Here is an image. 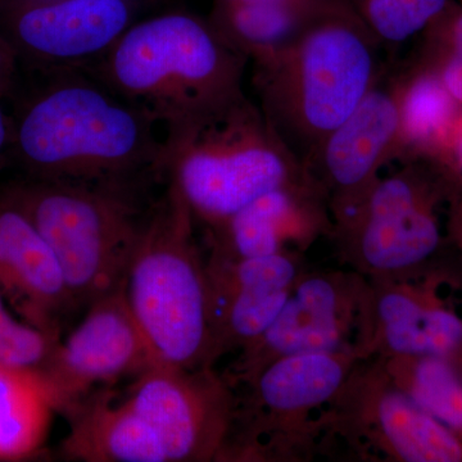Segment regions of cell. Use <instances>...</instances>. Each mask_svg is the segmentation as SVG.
I'll return each instance as SVG.
<instances>
[{
	"mask_svg": "<svg viewBox=\"0 0 462 462\" xmlns=\"http://www.w3.org/2000/svg\"><path fill=\"white\" fill-rule=\"evenodd\" d=\"M421 65L436 72L449 96L462 107V51L425 54Z\"/></svg>",
	"mask_w": 462,
	"mask_h": 462,
	"instance_id": "4316f807",
	"label": "cell"
},
{
	"mask_svg": "<svg viewBox=\"0 0 462 462\" xmlns=\"http://www.w3.org/2000/svg\"><path fill=\"white\" fill-rule=\"evenodd\" d=\"M126 398L156 433L167 462L221 461L236 394L215 367L157 361L133 380Z\"/></svg>",
	"mask_w": 462,
	"mask_h": 462,
	"instance_id": "30bf717a",
	"label": "cell"
},
{
	"mask_svg": "<svg viewBox=\"0 0 462 462\" xmlns=\"http://www.w3.org/2000/svg\"><path fill=\"white\" fill-rule=\"evenodd\" d=\"M427 54L462 51V5L449 2L427 29Z\"/></svg>",
	"mask_w": 462,
	"mask_h": 462,
	"instance_id": "484cf974",
	"label": "cell"
},
{
	"mask_svg": "<svg viewBox=\"0 0 462 462\" xmlns=\"http://www.w3.org/2000/svg\"><path fill=\"white\" fill-rule=\"evenodd\" d=\"M437 165L455 180L462 178V107L449 129Z\"/></svg>",
	"mask_w": 462,
	"mask_h": 462,
	"instance_id": "83f0119b",
	"label": "cell"
},
{
	"mask_svg": "<svg viewBox=\"0 0 462 462\" xmlns=\"http://www.w3.org/2000/svg\"><path fill=\"white\" fill-rule=\"evenodd\" d=\"M20 78V65L11 45L0 35V93L7 98Z\"/></svg>",
	"mask_w": 462,
	"mask_h": 462,
	"instance_id": "f546056e",
	"label": "cell"
},
{
	"mask_svg": "<svg viewBox=\"0 0 462 462\" xmlns=\"http://www.w3.org/2000/svg\"><path fill=\"white\" fill-rule=\"evenodd\" d=\"M2 23L20 69L36 71L96 62L136 21L132 0H21Z\"/></svg>",
	"mask_w": 462,
	"mask_h": 462,
	"instance_id": "5bb4252c",
	"label": "cell"
},
{
	"mask_svg": "<svg viewBox=\"0 0 462 462\" xmlns=\"http://www.w3.org/2000/svg\"><path fill=\"white\" fill-rule=\"evenodd\" d=\"M14 88L9 162L26 178L151 190L167 181L165 136L83 67L26 71Z\"/></svg>",
	"mask_w": 462,
	"mask_h": 462,
	"instance_id": "6da1fadb",
	"label": "cell"
},
{
	"mask_svg": "<svg viewBox=\"0 0 462 462\" xmlns=\"http://www.w3.org/2000/svg\"><path fill=\"white\" fill-rule=\"evenodd\" d=\"M380 44L397 45L424 32L451 0H349Z\"/></svg>",
	"mask_w": 462,
	"mask_h": 462,
	"instance_id": "cb8c5ba5",
	"label": "cell"
},
{
	"mask_svg": "<svg viewBox=\"0 0 462 462\" xmlns=\"http://www.w3.org/2000/svg\"><path fill=\"white\" fill-rule=\"evenodd\" d=\"M379 47L349 0H312L287 44L254 65L257 106L302 165L379 83Z\"/></svg>",
	"mask_w": 462,
	"mask_h": 462,
	"instance_id": "3957f363",
	"label": "cell"
},
{
	"mask_svg": "<svg viewBox=\"0 0 462 462\" xmlns=\"http://www.w3.org/2000/svg\"><path fill=\"white\" fill-rule=\"evenodd\" d=\"M457 182H460V184L462 185V178L458 179Z\"/></svg>",
	"mask_w": 462,
	"mask_h": 462,
	"instance_id": "836d02e7",
	"label": "cell"
},
{
	"mask_svg": "<svg viewBox=\"0 0 462 462\" xmlns=\"http://www.w3.org/2000/svg\"><path fill=\"white\" fill-rule=\"evenodd\" d=\"M455 179L436 163L407 158L379 176L361 202L334 224L340 252L366 279L409 275L433 263L442 247L439 208Z\"/></svg>",
	"mask_w": 462,
	"mask_h": 462,
	"instance_id": "52a82bcc",
	"label": "cell"
},
{
	"mask_svg": "<svg viewBox=\"0 0 462 462\" xmlns=\"http://www.w3.org/2000/svg\"><path fill=\"white\" fill-rule=\"evenodd\" d=\"M400 156L397 85H380L379 80L303 167L327 200L336 224L361 202L379 178L382 167Z\"/></svg>",
	"mask_w": 462,
	"mask_h": 462,
	"instance_id": "9a60e30c",
	"label": "cell"
},
{
	"mask_svg": "<svg viewBox=\"0 0 462 462\" xmlns=\"http://www.w3.org/2000/svg\"><path fill=\"white\" fill-rule=\"evenodd\" d=\"M166 171L208 230L263 194L309 179L248 96L189 134L167 157Z\"/></svg>",
	"mask_w": 462,
	"mask_h": 462,
	"instance_id": "8992f818",
	"label": "cell"
},
{
	"mask_svg": "<svg viewBox=\"0 0 462 462\" xmlns=\"http://www.w3.org/2000/svg\"><path fill=\"white\" fill-rule=\"evenodd\" d=\"M358 352L364 360L462 352V276L428 264L409 275L366 279Z\"/></svg>",
	"mask_w": 462,
	"mask_h": 462,
	"instance_id": "9c48e42d",
	"label": "cell"
},
{
	"mask_svg": "<svg viewBox=\"0 0 462 462\" xmlns=\"http://www.w3.org/2000/svg\"><path fill=\"white\" fill-rule=\"evenodd\" d=\"M248 62L211 23L172 12L136 21L105 56L83 69L158 125L167 162L200 125L247 96Z\"/></svg>",
	"mask_w": 462,
	"mask_h": 462,
	"instance_id": "7a4b0ae2",
	"label": "cell"
},
{
	"mask_svg": "<svg viewBox=\"0 0 462 462\" xmlns=\"http://www.w3.org/2000/svg\"><path fill=\"white\" fill-rule=\"evenodd\" d=\"M401 116V156L436 163L461 106L433 69L421 65L396 81Z\"/></svg>",
	"mask_w": 462,
	"mask_h": 462,
	"instance_id": "44dd1931",
	"label": "cell"
},
{
	"mask_svg": "<svg viewBox=\"0 0 462 462\" xmlns=\"http://www.w3.org/2000/svg\"><path fill=\"white\" fill-rule=\"evenodd\" d=\"M446 239L454 245L462 261V185L455 180L446 203Z\"/></svg>",
	"mask_w": 462,
	"mask_h": 462,
	"instance_id": "f1b7e54d",
	"label": "cell"
},
{
	"mask_svg": "<svg viewBox=\"0 0 462 462\" xmlns=\"http://www.w3.org/2000/svg\"><path fill=\"white\" fill-rule=\"evenodd\" d=\"M0 97V172L9 163V151H11V117L5 111Z\"/></svg>",
	"mask_w": 462,
	"mask_h": 462,
	"instance_id": "4dcf8cb0",
	"label": "cell"
},
{
	"mask_svg": "<svg viewBox=\"0 0 462 462\" xmlns=\"http://www.w3.org/2000/svg\"><path fill=\"white\" fill-rule=\"evenodd\" d=\"M60 340L12 315L0 294V366L39 370Z\"/></svg>",
	"mask_w": 462,
	"mask_h": 462,
	"instance_id": "d4e9b609",
	"label": "cell"
},
{
	"mask_svg": "<svg viewBox=\"0 0 462 462\" xmlns=\"http://www.w3.org/2000/svg\"><path fill=\"white\" fill-rule=\"evenodd\" d=\"M388 378L462 442V376L440 356L378 357Z\"/></svg>",
	"mask_w": 462,
	"mask_h": 462,
	"instance_id": "603a6c76",
	"label": "cell"
},
{
	"mask_svg": "<svg viewBox=\"0 0 462 462\" xmlns=\"http://www.w3.org/2000/svg\"><path fill=\"white\" fill-rule=\"evenodd\" d=\"M69 430L60 443L67 460L83 462H167L153 430L127 398L117 401L102 387L63 410Z\"/></svg>",
	"mask_w": 462,
	"mask_h": 462,
	"instance_id": "d6986e66",
	"label": "cell"
},
{
	"mask_svg": "<svg viewBox=\"0 0 462 462\" xmlns=\"http://www.w3.org/2000/svg\"><path fill=\"white\" fill-rule=\"evenodd\" d=\"M56 254L78 310L123 287L151 190L23 176L0 185Z\"/></svg>",
	"mask_w": 462,
	"mask_h": 462,
	"instance_id": "5b68a950",
	"label": "cell"
},
{
	"mask_svg": "<svg viewBox=\"0 0 462 462\" xmlns=\"http://www.w3.org/2000/svg\"><path fill=\"white\" fill-rule=\"evenodd\" d=\"M363 356L356 349L284 356L267 364L242 387L221 461L300 457L322 430L311 418L342 393Z\"/></svg>",
	"mask_w": 462,
	"mask_h": 462,
	"instance_id": "ba28073f",
	"label": "cell"
},
{
	"mask_svg": "<svg viewBox=\"0 0 462 462\" xmlns=\"http://www.w3.org/2000/svg\"><path fill=\"white\" fill-rule=\"evenodd\" d=\"M356 366L325 430L398 462H462V442L388 378L378 357Z\"/></svg>",
	"mask_w": 462,
	"mask_h": 462,
	"instance_id": "8fae6325",
	"label": "cell"
},
{
	"mask_svg": "<svg viewBox=\"0 0 462 462\" xmlns=\"http://www.w3.org/2000/svg\"><path fill=\"white\" fill-rule=\"evenodd\" d=\"M327 200L307 180L269 191L208 230V258L224 261L302 254L321 234L333 233Z\"/></svg>",
	"mask_w": 462,
	"mask_h": 462,
	"instance_id": "e0dca14e",
	"label": "cell"
},
{
	"mask_svg": "<svg viewBox=\"0 0 462 462\" xmlns=\"http://www.w3.org/2000/svg\"><path fill=\"white\" fill-rule=\"evenodd\" d=\"M196 218L167 180L149 208L125 278V296L160 363L215 367L211 288Z\"/></svg>",
	"mask_w": 462,
	"mask_h": 462,
	"instance_id": "277c9868",
	"label": "cell"
},
{
	"mask_svg": "<svg viewBox=\"0 0 462 462\" xmlns=\"http://www.w3.org/2000/svg\"><path fill=\"white\" fill-rule=\"evenodd\" d=\"M366 285L356 272H303L281 314L238 352L224 378L236 388L284 356L358 351Z\"/></svg>",
	"mask_w": 462,
	"mask_h": 462,
	"instance_id": "7c38bea8",
	"label": "cell"
},
{
	"mask_svg": "<svg viewBox=\"0 0 462 462\" xmlns=\"http://www.w3.org/2000/svg\"><path fill=\"white\" fill-rule=\"evenodd\" d=\"M227 3L289 2V0H221Z\"/></svg>",
	"mask_w": 462,
	"mask_h": 462,
	"instance_id": "1f68e13d",
	"label": "cell"
},
{
	"mask_svg": "<svg viewBox=\"0 0 462 462\" xmlns=\"http://www.w3.org/2000/svg\"><path fill=\"white\" fill-rule=\"evenodd\" d=\"M56 412L36 370L0 366V462L39 455Z\"/></svg>",
	"mask_w": 462,
	"mask_h": 462,
	"instance_id": "ffe728a7",
	"label": "cell"
},
{
	"mask_svg": "<svg viewBox=\"0 0 462 462\" xmlns=\"http://www.w3.org/2000/svg\"><path fill=\"white\" fill-rule=\"evenodd\" d=\"M0 294L20 319L58 338L66 319L78 311L56 254L2 191Z\"/></svg>",
	"mask_w": 462,
	"mask_h": 462,
	"instance_id": "ac0fdd59",
	"label": "cell"
},
{
	"mask_svg": "<svg viewBox=\"0 0 462 462\" xmlns=\"http://www.w3.org/2000/svg\"><path fill=\"white\" fill-rule=\"evenodd\" d=\"M216 363L260 338L281 314L303 269L300 252L224 261L207 258Z\"/></svg>",
	"mask_w": 462,
	"mask_h": 462,
	"instance_id": "2e32d148",
	"label": "cell"
},
{
	"mask_svg": "<svg viewBox=\"0 0 462 462\" xmlns=\"http://www.w3.org/2000/svg\"><path fill=\"white\" fill-rule=\"evenodd\" d=\"M461 5H462V0H461Z\"/></svg>",
	"mask_w": 462,
	"mask_h": 462,
	"instance_id": "d590c367",
	"label": "cell"
},
{
	"mask_svg": "<svg viewBox=\"0 0 462 462\" xmlns=\"http://www.w3.org/2000/svg\"><path fill=\"white\" fill-rule=\"evenodd\" d=\"M157 361L123 285L88 307L80 324L58 342L36 373L56 412H62L96 389L135 379Z\"/></svg>",
	"mask_w": 462,
	"mask_h": 462,
	"instance_id": "4fadbf2b",
	"label": "cell"
},
{
	"mask_svg": "<svg viewBox=\"0 0 462 462\" xmlns=\"http://www.w3.org/2000/svg\"><path fill=\"white\" fill-rule=\"evenodd\" d=\"M311 3L312 0L261 3L218 0L211 23L227 44L256 65L287 44Z\"/></svg>",
	"mask_w": 462,
	"mask_h": 462,
	"instance_id": "7402d4cb",
	"label": "cell"
},
{
	"mask_svg": "<svg viewBox=\"0 0 462 462\" xmlns=\"http://www.w3.org/2000/svg\"><path fill=\"white\" fill-rule=\"evenodd\" d=\"M452 361H454L456 367H457L458 372H460L461 376H462V352H461V354H458L457 356H456L455 358H452Z\"/></svg>",
	"mask_w": 462,
	"mask_h": 462,
	"instance_id": "d6a6232c",
	"label": "cell"
},
{
	"mask_svg": "<svg viewBox=\"0 0 462 462\" xmlns=\"http://www.w3.org/2000/svg\"><path fill=\"white\" fill-rule=\"evenodd\" d=\"M0 97H2V98H3L2 93H0Z\"/></svg>",
	"mask_w": 462,
	"mask_h": 462,
	"instance_id": "e575fe53",
	"label": "cell"
}]
</instances>
